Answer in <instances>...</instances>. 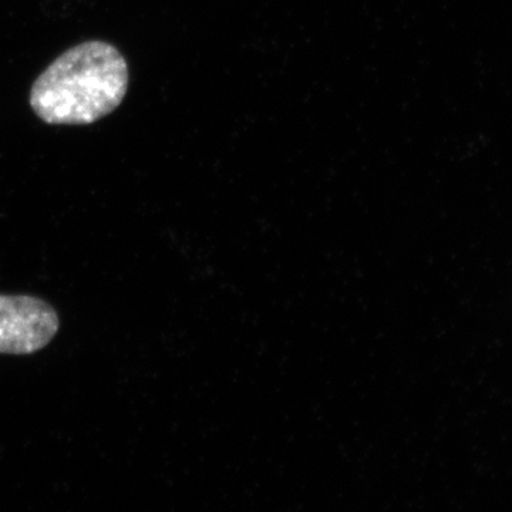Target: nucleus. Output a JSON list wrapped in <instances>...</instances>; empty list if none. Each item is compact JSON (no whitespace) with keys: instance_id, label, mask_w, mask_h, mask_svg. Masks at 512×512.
Listing matches in <instances>:
<instances>
[{"instance_id":"obj_2","label":"nucleus","mask_w":512,"mask_h":512,"mask_svg":"<svg viewBox=\"0 0 512 512\" xmlns=\"http://www.w3.org/2000/svg\"><path fill=\"white\" fill-rule=\"evenodd\" d=\"M56 309L30 295H0V355H32L59 332Z\"/></svg>"},{"instance_id":"obj_1","label":"nucleus","mask_w":512,"mask_h":512,"mask_svg":"<svg viewBox=\"0 0 512 512\" xmlns=\"http://www.w3.org/2000/svg\"><path fill=\"white\" fill-rule=\"evenodd\" d=\"M128 66L120 50L90 40L66 50L40 74L30 107L52 126H87L113 113L126 97Z\"/></svg>"}]
</instances>
